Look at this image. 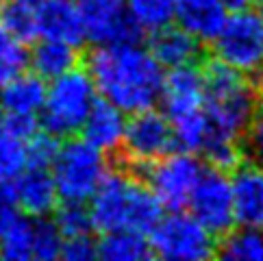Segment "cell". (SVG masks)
<instances>
[{
    "instance_id": "cell-22",
    "label": "cell",
    "mask_w": 263,
    "mask_h": 261,
    "mask_svg": "<svg viewBox=\"0 0 263 261\" xmlns=\"http://www.w3.org/2000/svg\"><path fill=\"white\" fill-rule=\"evenodd\" d=\"M218 257L227 261H263V229L237 225L222 235Z\"/></svg>"
},
{
    "instance_id": "cell-25",
    "label": "cell",
    "mask_w": 263,
    "mask_h": 261,
    "mask_svg": "<svg viewBox=\"0 0 263 261\" xmlns=\"http://www.w3.org/2000/svg\"><path fill=\"white\" fill-rule=\"evenodd\" d=\"M0 259L29 261L35 259V218L22 216L0 235Z\"/></svg>"
},
{
    "instance_id": "cell-34",
    "label": "cell",
    "mask_w": 263,
    "mask_h": 261,
    "mask_svg": "<svg viewBox=\"0 0 263 261\" xmlns=\"http://www.w3.org/2000/svg\"><path fill=\"white\" fill-rule=\"evenodd\" d=\"M229 11H239V9H248L252 0H222Z\"/></svg>"
},
{
    "instance_id": "cell-23",
    "label": "cell",
    "mask_w": 263,
    "mask_h": 261,
    "mask_svg": "<svg viewBox=\"0 0 263 261\" xmlns=\"http://www.w3.org/2000/svg\"><path fill=\"white\" fill-rule=\"evenodd\" d=\"M178 0H126L128 15L142 33H155L176 20Z\"/></svg>"
},
{
    "instance_id": "cell-4",
    "label": "cell",
    "mask_w": 263,
    "mask_h": 261,
    "mask_svg": "<svg viewBox=\"0 0 263 261\" xmlns=\"http://www.w3.org/2000/svg\"><path fill=\"white\" fill-rule=\"evenodd\" d=\"M50 172L61 202L87 204L111 170L105 151L89 144L83 135H70L59 144Z\"/></svg>"
},
{
    "instance_id": "cell-11",
    "label": "cell",
    "mask_w": 263,
    "mask_h": 261,
    "mask_svg": "<svg viewBox=\"0 0 263 261\" xmlns=\"http://www.w3.org/2000/svg\"><path fill=\"white\" fill-rule=\"evenodd\" d=\"M77 5L85 24L87 42L93 46L137 42L142 35L128 15L126 0H77Z\"/></svg>"
},
{
    "instance_id": "cell-28",
    "label": "cell",
    "mask_w": 263,
    "mask_h": 261,
    "mask_svg": "<svg viewBox=\"0 0 263 261\" xmlns=\"http://www.w3.org/2000/svg\"><path fill=\"white\" fill-rule=\"evenodd\" d=\"M54 222H57L63 237L85 235V233L96 231L89 216V207L81 202H63L61 209H57V213H54Z\"/></svg>"
},
{
    "instance_id": "cell-31",
    "label": "cell",
    "mask_w": 263,
    "mask_h": 261,
    "mask_svg": "<svg viewBox=\"0 0 263 261\" xmlns=\"http://www.w3.org/2000/svg\"><path fill=\"white\" fill-rule=\"evenodd\" d=\"M61 259H68V261L98 259V241L91 237V233H85V235H74V237H63Z\"/></svg>"
},
{
    "instance_id": "cell-26",
    "label": "cell",
    "mask_w": 263,
    "mask_h": 261,
    "mask_svg": "<svg viewBox=\"0 0 263 261\" xmlns=\"http://www.w3.org/2000/svg\"><path fill=\"white\" fill-rule=\"evenodd\" d=\"M0 24L20 42H33L40 37L37 29V9L15 3V0H5L0 3Z\"/></svg>"
},
{
    "instance_id": "cell-27",
    "label": "cell",
    "mask_w": 263,
    "mask_h": 261,
    "mask_svg": "<svg viewBox=\"0 0 263 261\" xmlns=\"http://www.w3.org/2000/svg\"><path fill=\"white\" fill-rule=\"evenodd\" d=\"M26 65H29V52L24 48V42L15 40L0 24V87L7 85L20 72H24Z\"/></svg>"
},
{
    "instance_id": "cell-36",
    "label": "cell",
    "mask_w": 263,
    "mask_h": 261,
    "mask_svg": "<svg viewBox=\"0 0 263 261\" xmlns=\"http://www.w3.org/2000/svg\"><path fill=\"white\" fill-rule=\"evenodd\" d=\"M255 5H259V7H263V0H252Z\"/></svg>"
},
{
    "instance_id": "cell-17",
    "label": "cell",
    "mask_w": 263,
    "mask_h": 261,
    "mask_svg": "<svg viewBox=\"0 0 263 261\" xmlns=\"http://www.w3.org/2000/svg\"><path fill=\"white\" fill-rule=\"evenodd\" d=\"M37 29H40V37H50L77 46L87 40L77 0H46L37 7Z\"/></svg>"
},
{
    "instance_id": "cell-33",
    "label": "cell",
    "mask_w": 263,
    "mask_h": 261,
    "mask_svg": "<svg viewBox=\"0 0 263 261\" xmlns=\"http://www.w3.org/2000/svg\"><path fill=\"white\" fill-rule=\"evenodd\" d=\"M22 216L24 213L20 207H17L15 196L11 192V185H0V235L11 229Z\"/></svg>"
},
{
    "instance_id": "cell-8",
    "label": "cell",
    "mask_w": 263,
    "mask_h": 261,
    "mask_svg": "<svg viewBox=\"0 0 263 261\" xmlns=\"http://www.w3.org/2000/svg\"><path fill=\"white\" fill-rule=\"evenodd\" d=\"M204 172L200 157L192 151H172L159 161L146 165L142 174L148 188L167 211H181L190 204V198Z\"/></svg>"
},
{
    "instance_id": "cell-37",
    "label": "cell",
    "mask_w": 263,
    "mask_h": 261,
    "mask_svg": "<svg viewBox=\"0 0 263 261\" xmlns=\"http://www.w3.org/2000/svg\"><path fill=\"white\" fill-rule=\"evenodd\" d=\"M0 3H3V0H0Z\"/></svg>"
},
{
    "instance_id": "cell-21",
    "label": "cell",
    "mask_w": 263,
    "mask_h": 261,
    "mask_svg": "<svg viewBox=\"0 0 263 261\" xmlns=\"http://www.w3.org/2000/svg\"><path fill=\"white\" fill-rule=\"evenodd\" d=\"M155 255L148 233L137 229H116L98 239V259L105 261H144Z\"/></svg>"
},
{
    "instance_id": "cell-20",
    "label": "cell",
    "mask_w": 263,
    "mask_h": 261,
    "mask_svg": "<svg viewBox=\"0 0 263 261\" xmlns=\"http://www.w3.org/2000/svg\"><path fill=\"white\" fill-rule=\"evenodd\" d=\"M29 65L42 79L52 81L79 65V46L50 37H37L29 52Z\"/></svg>"
},
{
    "instance_id": "cell-12",
    "label": "cell",
    "mask_w": 263,
    "mask_h": 261,
    "mask_svg": "<svg viewBox=\"0 0 263 261\" xmlns=\"http://www.w3.org/2000/svg\"><path fill=\"white\" fill-rule=\"evenodd\" d=\"M161 105L170 120L198 114L204 109V74L196 68V63L167 70Z\"/></svg>"
},
{
    "instance_id": "cell-13",
    "label": "cell",
    "mask_w": 263,
    "mask_h": 261,
    "mask_svg": "<svg viewBox=\"0 0 263 261\" xmlns=\"http://www.w3.org/2000/svg\"><path fill=\"white\" fill-rule=\"evenodd\" d=\"M11 192L17 207L29 218H48L52 211H57V202L61 200L50 167L40 165L26 167L11 183Z\"/></svg>"
},
{
    "instance_id": "cell-24",
    "label": "cell",
    "mask_w": 263,
    "mask_h": 261,
    "mask_svg": "<svg viewBox=\"0 0 263 261\" xmlns=\"http://www.w3.org/2000/svg\"><path fill=\"white\" fill-rule=\"evenodd\" d=\"M29 165V139L0 128V185H11Z\"/></svg>"
},
{
    "instance_id": "cell-14",
    "label": "cell",
    "mask_w": 263,
    "mask_h": 261,
    "mask_svg": "<svg viewBox=\"0 0 263 261\" xmlns=\"http://www.w3.org/2000/svg\"><path fill=\"white\" fill-rule=\"evenodd\" d=\"M235 222L243 227L263 229V165L241 161L231 172Z\"/></svg>"
},
{
    "instance_id": "cell-32",
    "label": "cell",
    "mask_w": 263,
    "mask_h": 261,
    "mask_svg": "<svg viewBox=\"0 0 263 261\" xmlns=\"http://www.w3.org/2000/svg\"><path fill=\"white\" fill-rule=\"evenodd\" d=\"M243 148L252 161L263 165V98L257 100L255 114H252L246 137H243Z\"/></svg>"
},
{
    "instance_id": "cell-3",
    "label": "cell",
    "mask_w": 263,
    "mask_h": 261,
    "mask_svg": "<svg viewBox=\"0 0 263 261\" xmlns=\"http://www.w3.org/2000/svg\"><path fill=\"white\" fill-rule=\"evenodd\" d=\"M204 74V111L209 118V139L241 142L257 107V89L248 74L215 59ZM206 146V144H204Z\"/></svg>"
},
{
    "instance_id": "cell-15",
    "label": "cell",
    "mask_w": 263,
    "mask_h": 261,
    "mask_svg": "<svg viewBox=\"0 0 263 261\" xmlns=\"http://www.w3.org/2000/svg\"><path fill=\"white\" fill-rule=\"evenodd\" d=\"M46 91H48V83L37 72H20L7 85L0 87V116L42 120Z\"/></svg>"
},
{
    "instance_id": "cell-35",
    "label": "cell",
    "mask_w": 263,
    "mask_h": 261,
    "mask_svg": "<svg viewBox=\"0 0 263 261\" xmlns=\"http://www.w3.org/2000/svg\"><path fill=\"white\" fill-rule=\"evenodd\" d=\"M15 3H22V5H29V7H40V5H44L46 0H15Z\"/></svg>"
},
{
    "instance_id": "cell-7",
    "label": "cell",
    "mask_w": 263,
    "mask_h": 261,
    "mask_svg": "<svg viewBox=\"0 0 263 261\" xmlns=\"http://www.w3.org/2000/svg\"><path fill=\"white\" fill-rule=\"evenodd\" d=\"M150 244L157 257L167 261H204L218 255L215 233L192 213L170 211L150 231Z\"/></svg>"
},
{
    "instance_id": "cell-5",
    "label": "cell",
    "mask_w": 263,
    "mask_h": 261,
    "mask_svg": "<svg viewBox=\"0 0 263 261\" xmlns=\"http://www.w3.org/2000/svg\"><path fill=\"white\" fill-rule=\"evenodd\" d=\"M100 94L87 68L70 72L48 81L46 102L42 109V128L57 137H70L83 128Z\"/></svg>"
},
{
    "instance_id": "cell-2",
    "label": "cell",
    "mask_w": 263,
    "mask_h": 261,
    "mask_svg": "<svg viewBox=\"0 0 263 261\" xmlns=\"http://www.w3.org/2000/svg\"><path fill=\"white\" fill-rule=\"evenodd\" d=\"M93 229L100 233L137 229L150 233L163 218V204L148 183L128 172H109L87 202Z\"/></svg>"
},
{
    "instance_id": "cell-16",
    "label": "cell",
    "mask_w": 263,
    "mask_h": 261,
    "mask_svg": "<svg viewBox=\"0 0 263 261\" xmlns=\"http://www.w3.org/2000/svg\"><path fill=\"white\" fill-rule=\"evenodd\" d=\"M126 124H128L126 111H122L120 107H116L114 102L105 98H98V102L93 105L91 114L87 116L85 124L81 128V135L89 144L105 151L107 155L118 153L122 151V144H124Z\"/></svg>"
},
{
    "instance_id": "cell-19",
    "label": "cell",
    "mask_w": 263,
    "mask_h": 261,
    "mask_svg": "<svg viewBox=\"0 0 263 261\" xmlns=\"http://www.w3.org/2000/svg\"><path fill=\"white\" fill-rule=\"evenodd\" d=\"M229 9L222 0H178L176 24H181L200 42H213L222 24L229 17Z\"/></svg>"
},
{
    "instance_id": "cell-18",
    "label": "cell",
    "mask_w": 263,
    "mask_h": 261,
    "mask_svg": "<svg viewBox=\"0 0 263 261\" xmlns=\"http://www.w3.org/2000/svg\"><path fill=\"white\" fill-rule=\"evenodd\" d=\"M202 42L192 35L181 24H167L163 29L150 33L148 48L153 50L157 61L165 70L181 68V65H194L202 57Z\"/></svg>"
},
{
    "instance_id": "cell-9",
    "label": "cell",
    "mask_w": 263,
    "mask_h": 261,
    "mask_svg": "<svg viewBox=\"0 0 263 261\" xmlns=\"http://www.w3.org/2000/svg\"><path fill=\"white\" fill-rule=\"evenodd\" d=\"M174 148H178L174 126L165 111L150 107L130 114L122 153L135 172H142L146 165L170 155Z\"/></svg>"
},
{
    "instance_id": "cell-6",
    "label": "cell",
    "mask_w": 263,
    "mask_h": 261,
    "mask_svg": "<svg viewBox=\"0 0 263 261\" xmlns=\"http://www.w3.org/2000/svg\"><path fill=\"white\" fill-rule=\"evenodd\" d=\"M215 59L248 77L263 74V15L252 9L231 11L213 37Z\"/></svg>"
},
{
    "instance_id": "cell-10",
    "label": "cell",
    "mask_w": 263,
    "mask_h": 261,
    "mask_svg": "<svg viewBox=\"0 0 263 261\" xmlns=\"http://www.w3.org/2000/svg\"><path fill=\"white\" fill-rule=\"evenodd\" d=\"M187 209L215 235H224L227 231H231L237 225L235 222L231 174L213 165L211 170H204L192 194Z\"/></svg>"
},
{
    "instance_id": "cell-30",
    "label": "cell",
    "mask_w": 263,
    "mask_h": 261,
    "mask_svg": "<svg viewBox=\"0 0 263 261\" xmlns=\"http://www.w3.org/2000/svg\"><path fill=\"white\" fill-rule=\"evenodd\" d=\"M59 137L48 133L46 128H42L40 133H35L29 139V159L31 165H40V167H50L54 155L59 151Z\"/></svg>"
},
{
    "instance_id": "cell-1",
    "label": "cell",
    "mask_w": 263,
    "mask_h": 261,
    "mask_svg": "<svg viewBox=\"0 0 263 261\" xmlns=\"http://www.w3.org/2000/svg\"><path fill=\"white\" fill-rule=\"evenodd\" d=\"M85 68L96 83L100 98L114 102L126 114H137L161 102L165 68L153 50L137 42L96 46Z\"/></svg>"
},
{
    "instance_id": "cell-29",
    "label": "cell",
    "mask_w": 263,
    "mask_h": 261,
    "mask_svg": "<svg viewBox=\"0 0 263 261\" xmlns=\"http://www.w3.org/2000/svg\"><path fill=\"white\" fill-rule=\"evenodd\" d=\"M63 235L54 220L35 218V259L52 261L61 257Z\"/></svg>"
}]
</instances>
